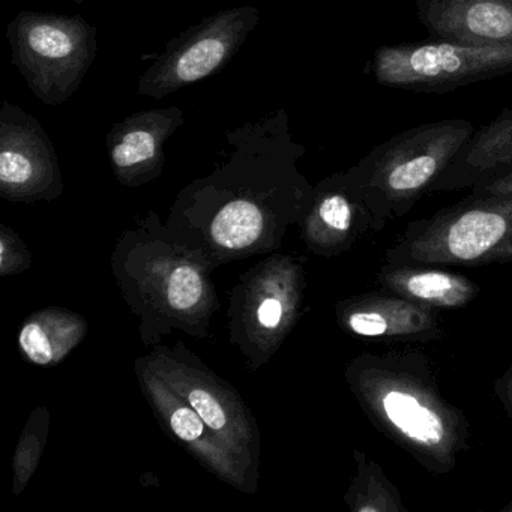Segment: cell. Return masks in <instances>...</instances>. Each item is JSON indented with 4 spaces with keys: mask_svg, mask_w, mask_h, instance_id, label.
I'll return each instance as SVG.
<instances>
[{
    "mask_svg": "<svg viewBox=\"0 0 512 512\" xmlns=\"http://www.w3.org/2000/svg\"><path fill=\"white\" fill-rule=\"evenodd\" d=\"M346 380L368 421L386 439L433 475L455 469L469 448V421L443 397L424 352L362 353L347 364Z\"/></svg>",
    "mask_w": 512,
    "mask_h": 512,
    "instance_id": "cell-1",
    "label": "cell"
},
{
    "mask_svg": "<svg viewBox=\"0 0 512 512\" xmlns=\"http://www.w3.org/2000/svg\"><path fill=\"white\" fill-rule=\"evenodd\" d=\"M475 133L466 119L427 122L380 143L350 167L347 182L373 214L377 232L406 217Z\"/></svg>",
    "mask_w": 512,
    "mask_h": 512,
    "instance_id": "cell-2",
    "label": "cell"
},
{
    "mask_svg": "<svg viewBox=\"0 0 512 512\" xmlns=\"http://www.w3.org/2000/svg\"><path fill=\"white\" fill-rule=\"evenodd\" d=\"M388 265L512 263V194H473L412 221L386 250Z\"/></svg>",
    "mask_w": 512,
    "mask_h": 512,
    "instance_id": "cell-3",
    "label": "cell"
},
{
    "mask_svg": "<svg viewBox=\"0 0 512 512\" xmlns=\"http://www.w3.org/2000/svg\"><path fill=\"white\" fill-rule=\"evenodd\" d=\"M11 64L32 94L61 106L79 91L98 53V29L79 14L20 11L7 28Z\"/></svg>",
    "mask_w": 512,
    "mask_h": 512,
    "instance_id": "cell-4",
    "label": "cell"
},
{
    "mask_svg": "<svg viewBox=\"0 0 512 512\" xmlns=\"http://www.w3.org/2000/svg\"><path fill=\"white\" fill-rule=\"evenodd\" d=\"M371 73L380 86L445 94L512 73V44L473 46L434 40L376 49Z\"/></svg>",
    "mask_w": 512,
    "mask_h": 512,
    "instance_id": "cell-5",
    "label": "cell"
},
{
    "mask_svg": "<svg viewBox=\"0 0 512 512\" xmlns=\"http://www.w3.org/2000/svg\"><path fill=\"white\" fill-rule=\"evenodd\" d=\"M260 22L253 5L218 11L188 29L140 76L137 91L163 100L226 67Z\"/></svg>",
    "mask_w": 512,
    "mask_h": 512,
    "instance_id": "cell-6",
    "label": "cell"
},
{
    "mask_svg": "<svg viewBox=\"0 0 512 512\" xmlns=\"http://www.w3.org/2000/svg\"><path fill=\"white\" fill-rule=\"evenodd\" d=\"M0 191L10 200L52 199L62 191L52 139L38 119L10 101L0 107Z\"/></svg>",
    "mask_w": 512,
    "mask_h": 512,
    "instance_id": "cell-7",
    "label": "cell"
},
{
    "mask_svg": "<svg viewBox=\"0 0 512 512\" xmlns=\"http://www.w3.org/2000/svg\"><path fill=\"white\" fill-rule=\"evenodd\" d=\"M337 319L347 334L383 343H431L445 334L439 311L386 289L344 299Z\"/></svg>",
    "mask_w": 512,
    "mask_h": 512,
    "instance_id": "cell-8",
    "label": "cell"
},
{
    "mask_svg": "<svg viewBox=\"0 0 512 512\" xmlns=\"http://www.w3.org/2000/svg\"><path fill=\"white\" fill-rule=\"evenodd\" d=\"M181 107L142 110L116 122L107 133V151L119 182L137 187L163 169L164 146L184 125Z\"/></svg>",
    "mask_w": 512,
    "mask_h": 512,
    "instance_id": "cell-9",
    "label": "cell"
},
{
    "mask_svg": "<svg viewBox=\"0 0 512 512\" xmlns=\"http://www.w3.org/2000/svg\"><path fill=\"white\" fill-rule=\"evenodd\" d=\"M370 232H377L373 214L343 172L323 179L314 188L305 214V235L311 250L338 256Z\"/></svg>",
    "mask_w": 512,
    "mask_h": 512,
    "instance_id": "cell-10",
    "label": "cell"
},
{
    "mask_svg": "<svg viewBox=\"0 0 512 512\" xmlns=\"http://www.w3.org/2000/svg\"><path fill=\"white\" fill-rule=\"evenodd\" d=\"M416 11L434 40L473 46L512 44V0H418Z\"/></svg>",
    "mask_w": 512,
    "mask_h": 512,
    "instance_id": "cell-11",
    "label": "cell"
},
{
    "mask_svg": "<svg viewBox=\"0 0 512 512\" xmlns=\"http://www.w3.org/2000/svg\"><path fill=\"white\" fill-rule=\"evenodd\" d=\"M512 172V107L475 130L430 193L467 190Z\"/></svg>",
    "mask_w": 512,
    "mask_h": 512,
    "instance_id": "cell-12",
    "label": "cell"
},
{
    "mask_svg": "<svg viewBox=\"0 0 512 512\" xmlns=\"http://www.w3.org/2000/svg\"><path fill=\"white\" fill-rule=\"evenodd\" d=\"M376 278L382 289L437 311L460 310L481 293L475 281L445 266L385 263Z\"/></svg>",
    "mask_w": 512,
    "mask_h": 512,
    "instance_id": "cell-13",
    "label": "cell"
},
{
    "mask_svg": "<svg viewBox=\"0 0 512 512\" xmlns=\"http://www.w3.org/2000/svg\"><path fill=\"white\" fill-rule=\"evenodd\" d=\"M85 323L71 314H38L29 320L19 335L22 352L37 365H52L61 361L85 334Z\"/></svg>",
    "mask_w": 512,
    "mask_h": 512,
    "instance_id": "cell-14",
    "label": "cell"
},
{
    "mask_svg": "<svg viewBox=\"0 0 512 512\" xmlns=\"http://www.w3.org/2000/svg\"><path fill=\"white\" fill-rule=\"evenodd\" d=\"M256 185V182H248L247 194L227 200L218 211L211 230L221 247L230 250L250 247L265 230V212L253 194Z\"/></svg>",
    "mask_w": 512,
    "mask_h": 512,
    "instance_id": "cell-15",
    "label": "cell"
},
{
    "mask_svg": "<svg viewBox=\"0 0 512 512\" xmlns=\"http://www.w3.org/2000/svg\"><path fill=\"white\" fill-rule=\"evenodd\" d=\"M358 464L347 491L346 503L353 512H409L398 488L389 481L383 467L361 451H355Z\"/></svg>",
    "mask_w": 512,
    "mask_h": 512,
    "instance_id": "cell-16",
    "label": "cell"
},
{
    "mask_svg": "<svg viewBox=\"0 0 512 512\" xmlns=\"http://www.w3.org/2000/svg\"><path fill=\"white\" fill-rule=\"evenodd\" d=\"M179 394L184 395L185 401L202 416L209 430L218 434L229 433V413H227L223 401L214 392L209 391L206 386L187 383V385L181 386Z\"/></svg>",
    "mask_w": 512,
    "mask_h": 512,
    "instance_id": "cell-17",
    "label": "cell"
},
{
    "mask_svg": "<svg viewBox=\"0 0 512 512\" xmlns=\"http://www.w3.org/2000/svg\"><path fill=\"white\" fill-rule=\"evenodd\" d=\"M203 296L205 280L196 269L191 266L175 269L167 286V301L170 307L178 311H191L203 301Z\"/></svg>",
    "mask_w": 512,
    "mask_h": 512,
    "instance_id": "cell-18",
    "label": "cell"
},
{
    "mask_svg": "<svg viewBox=\"0 0 512 512\" xmlns=\"http://www.w3.org/2000/svg\"><path fill=\"white\" fill-rule=\"evenodd\" d=\"M167 419H169L170 430L182 442H202L203 437H206L208 425L188 403H178L170 409L167 406Z\"/></svg>",
    "mask_w": 512,
    "mask_h": 512,
    "instance_id": "cell-19",
    "label": "cell"
},
{
    "mask_svg": "<svg viewBox=\"0 0 512 512\" xmlns=\"http://www.w3.org/2000/svg\"><path fill=\"white\" fill-rule=\"evenodd\" d=\"M284 316H286V308H284V302L278 298L262 299L257 307V323L266 331H275L283 322Z\"/></svg>",
    "mask_w": 512,
    "mask_h": 512,
    "instance_id": "cell-20",
    "label": "cell"
},
{
    "mask_svg": "<svg viewBox=\"0 0 512 512\" xmlns=\"http://www.w3.org/2000/svg\"><path fill=\"white\" fill-rule=\"evenodd\" d=\"M494 394L505 409L506 415L512 418V365L494 383Z\"/></svg>",
    "mask_w": 512,
    "mask_h": 512,
    "instance_id": "cell-21",
    "label": "cell"
},
{
    "mask_svg": "<svg viewBox=\"0 0 512 512\" xmlns=\"http://www.w3.org/2000/svg\"><path fill=\"white\" fill-rule=\"evenodd\" d=\"M473 194H512V172L472 188Z\"/></svg>",
    "mask_w": 512,
    "mask_h": 512,
    "instance_id": "cell-22",
    "label": "cell"
},
{
    "mask_svg": "<svg viewBox=\"0 0 512 512\" xmlns=\"http://www.w3.org/2000/svg\"><path fill=\"white\" fill-rule=\"evenodd\" d=\"M502 512H512V500L509 503H506L502 508Z\"/></svg>",
    "mask_w": 512,
    "mask_h": 512,
    "instance_id": "cell-23",
    "label": "cell"
}]
</instances>
